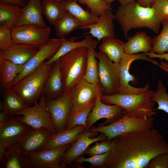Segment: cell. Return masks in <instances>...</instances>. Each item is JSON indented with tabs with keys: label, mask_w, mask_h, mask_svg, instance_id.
I'll return each instance as SVG.
<instances>
[{
	"label": "cell",
	"mask_w": 168,
	"mask_h": 168,
	"mask_svg": "<svg viewBox=\"0 0 168 168\" xmlns=\"http://www.w3.org/2000/svg\"><path fill=\"white\" fill-rule=\"evenodd\" d=\"M112 139L113 147L102 168H145L154 157L168 152L164 137L154 128L124 134Z\"/></svg>",
	"instance_id": "6da1fadb"
},
{
	"label": "cell",
	"mask_w": 168,
	"mask_h": 168,
	"mask_svg": "<svg viewBox=\"0 0 168 168\" xmlns=\"http://www.w3.org/2000/svg\"><path fill=\"white\" fill-rule=\"evenodd\" d=\"M125 38L133 29L146 28L157 34L161 23L152 7H144L137 1L120 5L114 14Z\"/></svg>",
	"instance_id": "7a4b0ae2"
},
{
	"label": "cell",
	"mask_w": 168,
	"mask_h": 168,
	"mask_svg": "<svg viewBox=\"0 0 168 168\" xmlns=\"http://www.w3.org/2000/svg\"><path fill=\"white\" fill-rule=\"evenodd\" d=\"M153 91L148 90L140 94H126L117 93L111 95H102L101 101L108 105H115L123 109L129 117L146 118L156 115L155 102L152 99Z\"/></svg>",
	"instance_id": "3957f363"
},
{
	"label": "cell",
	"mask_w": 168,
	"mask_h": 168,
	"mask_svg": "<svg viewBox=\"0 0 168 168\" xmlns=\"http://www.w3.org/2000/svg\"><path fill=\"white\" fill-rule=\"evenodd\" d=\"M87 51L85 47L77 48L56 60L62 77L63 93L68 94L83 78L86 70Z\"/></svg>",
	"instance_id": "277c9868"
},
{
	"label": "cell",
	"mask_w": 168,
	"mask_h": 168,
	"mask_svg": "<svg viewBox=\"0 0 168 168\" xmlns=\"http://www.w3.org/2000/svg\"><path fill=\"white\" fill-rule=\"evenodd\" d=\"M53 63L44 62L36 70L22 78L12 89L28 105H33L43 93L47 79Z\"/></svg>",
	"instance_id": "5b68a950"
},
{
	"label": "cell",
	"mask_w": 168,
	"mask_h": 168,
	"mask_svg": "<svg viewBox=\"0 0 168 168\" xmlns=\"http://www.w3.org/2000/svg\"><path fill=\"white\" fill-rule=\"evenodd\" d=\"M154 123L152 117L136 118L128 116L126 113L115 121L108 124L91 127L90 132L103 133L108 140L121 135L133 132L146 131L152 128Z\"/></svg>",
	"instance_id": "8992f818"
},
{
	"label": "cell",
	"mask_w": 168,
	"mask_h": 168,
	"mask_svg": "<svg viewBox=\"0 0 168 168\" xmlns=\"http://www.w3.org/2000/svg\"><path fill=\"white\" fill-rule=\"evenodd\" d=\"M98 59L100 83L103 95H111L118 93L120 83V70L118 63L110 60L105 53L98 51Z\"/></svg>",
	"instance_id": "52a82bcc"
},
{
	"label": "cell",
	"mask_w": 168,
	"mask_h": 168,
	"mask_svg": "<svg viewBox=\"0 0 168 168\" xmlns=\"http://www.w3.org/2000/svg\"><path fill=\"white\" fill-rule=\"evenodd\" d=\"M138 59H142L150 62L153 64L158 66L159 65L156 61L149 58L146 55V53H142L132 55L126 54L118 63L120 70V83L118 93L135 94L145 92L149 90L150 86L147 83L144 86L141 88L133 87L130 85L129 83L130 82H132L135 84L138 82L135 77L130 74L129 72V69L131 63L133 61Z\"/></svg>",
	"instance_id": "ba28073f"
},
{
	"label": "cell",
	"mask_w": 168,
	"mask_h": 168,
	"mask_svg": "<svg viewBox=\"0 0 168 168\" xmlns=\"http://www.w3.org/2000/svg\"><path fill=\"white\" fill-rule=\"evenodd\" d=\"M68 39H49L39 48L35 54L24 65L22 71L14 80L12 87L20 80L36 70L46 59H50L58 50L62 43Z\"/></svg>",
	"instance_id": "9c48e42d"
},
{
	"label": "cell",
	"mask_w": 168,
	"mask_h": 168,
	"mask_svg": "<svg viewBox=\"0 0 168 168\" xmlns=\"http://www.w3.org/2000/svg\"><path fill=\"white\" fill-rule=\"evenodd\" d=\"M46 100L43 93L39 101L16 115L33 129L46 128L53 133H56L45 107Z\"/></svg>",
	"instance_id": "30bf717a"
},
{
	"label": "cell",
	"mask_w": 168,
	"mask_h": 168,
	"mask_svg": "<svg viewBox=\"0 0 168 168\" xmlns=\"http://www.w3.org/2000/svg\"><path fill=\"white\" fill-rule=\"evenodd\" d=\"M13 41L34 45L39 48L49 39L50 28L34 25L15 26L11 29Z\"/></svg>",
	"instance_id": "8fae6325"
},
{
	"label": "cell",
	"mask_w": 168,
	"mask_h": 168,
	"mask_svg": "<svg viewBox=\"0 0 168 168\" xmlns=\"http://www.w3.org/2000/svg\"><path fill=\"white\" fill-rule=\"evenodd\" d=\"M45 107L56 132L65 129L72 108L68 95L63 93L56 98L46 100Z\"/></svg>",
	"instance_id": "7c38bea8"
},
{
	"label": "cell",
	"mask_w": 168,
	"mask_h": 168,
	"mask_svg": "<svg viewBox=\"0 0 168 168\" xmlns=\"http://www.w3.org/2000/svg\"><path fill=\"white\" fill-rule=\"evenodd\" d=\"M103 94L100 83H90L83 78L68 94L72 102L71 112L95 101Z\"/></svg>",
	"instance_id": "4fadbf2b"
},
{
	"label": "cell",
	"mask_w": 168,
	"mask_h": 168,
	"mask_svg": "<svg viewBox=\"0 0 168 168\" xmlns=\"http://www.w3.org/2000/svg\"><path fill=\"white\" fill-rule=\"evenodd\" d=\"M97 133V132H90L85 129L63 154L60 162L61 168H66L83 154L91 144L108 139L105 135L102 133L97 137L92 138L94 137Z\"/></svg>",
	"instance_id": "5bb4252c"
},
{
	"label": "cell",
	"mask_w": 168,
	"mask_h": 168,
	"mask_svg": "<svg viewBox=\"0 0 168 168\" xmlns=\"http://www.w3.org/2000/svg\"><path fill=\"white\" fill-rule=\"evenodd\" d=\"M10 116L0 128V143L8 147L15 146L33 128L22 121L20 116Z\"/></svg>",
	"instance_id": "9a60e30c"
},
{
	"label": "cell",
	"mask_w": 168,
	"mask_h": 168,
	"mask_svg": "<svg viewBox=\"0 0 168 168\" xmlns=\"http://www.w3.org/2000/svg\"><path fill=\"white\" fill-rule=\"evenodd\" d=\"M100 97H98L95 100L94 106L88 116L86 127L87 130H88L94 124L100 119L105 118L107 120L99 126L106 125L115 121L126 113L123 109L117 105L104 103L101 100Z\"/></svg>",
	"instance_id": "2e32d148"
},
{
	"label": "cell",
	"mask_w": 168,
	"mask_h": 168,
	"mask_svg": "<svg viewBox=\"0 0 168 168\" xmlns=\"http://www.w3.org/2000/svg\"><path fill=\"white\" fill-rule=\"evenodd\" d=\"M52 134L53 133L46 128L33 129L16 146L25 153H36L42 151L46 149Z\"/></svg>",
	"instance_id": "e0dca14e"
},
{
	"label": "cell",
	"mask_w": 168,
	"mask_h": 168,
	"mask_svg": "<svg viewBox=\"0 0 168 168\" xmlns=\"http://www.w3.org/2000/svg\"><path fill=\"white\" fill-rule=\"evenodd\" d=\"M70 146L46 149L36 153H25L29 159L30 168H61V159Z\"/></svg>",
	"instance_id": "ac0fdd59"
},
{
	"label": "cell",
	"mask_w": 168,
	"mask_h": 168,
	"mask_svg": "<svg viewBox=\"0 0 168 168\" xmlns=\"http://www.w3.org/2000/svg\"><path fill=\"white\" fill-rule=\"evenodd\" d=\"M39 48L32 45L13 41L5 50H0V57L18 65H24L35 54Z\"/></svg>",
	"instance_id": "d6986e66"
},
{
	"label": "cell",
	"mask_w": 168,
	"mask_h": 168,
	"mask_svg": "<svg viewBox=\"0 0 168 168\" xmlns=\"http://www.w3.org/2000/svg\"><path fill=\"white\" fill-rule=\"evenodd\" d=\"M42 1L29 0L26 4L21 8V13L14 27L25 25L46 26L42 17Z\"/></svg>",
	"instance_id": "ffe728a7"
},
{
	"label": "cell",
	"mask_w": 168,
	"mask_h": 168,
	"mask_svg": "<svg viewBox=\"0 0 168 168\" xmlns=\"http://www.w3.org/2000/svg\"><path fill=\"white\" fill-rule=\"evenodd\" d=\"M112 9L106 10L100 15L98 21L87 28V33L97 39L98 41L106 37H115L114 26L113 22L115 15Z\"/></svg>",
	"instance_id": "44dd1931"
},
{
	"label": "cell",
	"mask_w": 168,
	"mask_h": 168,
	"mask_svg": "<svg viewBox=\"0 0 168 168\" xmlns=\"http://www.w3.org/2000/svg\"><path fill=\"white\" fill-rule=\"evenodd\" d=\"M85 129L86 126L81 125L53 133L45 150L57 149L71 145Z\"/></svg>",
	"instance_id": "7402d4cb"
},
{
	"label": "cell",
	"mask_w": 168,
	"mask_h": 168,
	"mask_svg": "<svg viewBox=\"0 0 168 168\" xmlns=\"http://www.w3.org/2000/svg\"><path fill=\"white\" fill-rule=\"evenodd\" d=\"M60 3L66 11L80 23L81 26L78 29L87 30L88 27L95 24L98 20L99 16L90 10L83 8L77 2L64 1Z\"/></svg>",
	"instance_id": "603a6c76"
},
{
	"label": "cell",
	"mask_w": 168,
	"mask_h": 168,
	"mask_svg": "<svg viewBox=\"0 0 168 168\" xmlns=\"http://www.w3.org/2000/svg\"><path fill=\"white\" fill-rule=\"evenodd\" d=\"M63 84L58 63L57 61L47 79L43 93L46 100L56 98L63 93Z\"/></svg>",
	"instance_id": "cb8c5ba5"
},
{
	"label": "cell",
	"mask_w": 168,
	"mask_h": 168,
	"mask_svg": "<svg viewBox=\"0 0 168 168\" xmlns=\"http://www.w3.org/2000/svg\"><path fill=\"white\" fill-rule=\"evenodd\" d=\"M152 42L151 38L145 32H138L125 43V52L129 55L141 52H150L152 48Z\"/></svg>",
	"instance_id": "d4e9b609"
},
{
	"label": "cell",
	"mask_w": 168,
	"mask_h": 168,
	"mask_svg": "<svg viewBox=\"0 0 168 168\" xmlns=\"http://www.w3.org/2000/svg\"><path fill=\"white\" fill-rule=\"evenodd\" d=\"M24 66V65H17L0 57V85L2 92L11 88L14 80Z\"/></svg>",
	"instance_id": "484cf974"
},
{
	"label": "cell",
	"mask_w": 168,
	"mask_h": 168,
	"mask_svg": "<svg viewBox=\"0 0 168 168\" xmlns=\"http://www.w3.org/2000/svg\"><path fill=\"white\" fill-rule=\"evenodd\" d=\"M125 43L115 37H105L99 46V51L106 54L111 61L118 63L126 54L124 51Z\"/></svg>",
	"instance_id": "4316f807"
},
{
	"label": "cell",
	"mask_w": 168,
	"mask_h": 168,
	"mask_svg": "<svg viewBox=\"0 0 168 168\" xmlns=\"http://www.w3.org/2000/svg\"><path fill=\"white\" fill-rule=\"evenodd\" d=\"M93 38L92 35L88 34L81 41L76 42L73 38L67 39L62 43L56 53L46 61L47 64H51L53 63L62 56L77 48L85 47L87 49L91 48L95 49L97 45L98 41Z\"/></svg>",
	"instance_id": "83f0119b"
},
{
	"label": "cell",
	"mask_w": 168,
	"mask_h": 168,
	"mask_svg": "<svg viewBox=\"0 0 168 168\" xmlns=\"http://www.w3.org/2000/svg\"><path fill=\"white\" fill-rule=\"evenodd\" d=\"M0 163L1 168H30L27 155L16 146L8 148L6 156Z\"/></svg>",
	"instance_id": "f1b7e54d"
},
{
	"label": "cell",
	"mask_w": 168,
	"mask_h": 168,
	"mask_svg": "<svg viewBox=\"0 0 168 168\" xmlns=\"http://www.w3.org/2000/svg\"><path fill=\"white\" fill-rule=\"evenodd\" d=\"M2 101L3 111L10 116L15 115L30 106L12 88L3 92Z\"/></svg>",
	"instance_id": "f546056e"
},
{
	"label": "cell",
	"mask_w": 168,
	"mask_h": 168,
	"mask_svg": "<svg viewBox=\"0 0 168 168\" xmlns=\"http://www.w3.org/2000/svg\"><path fill=\"white\" fill-rule=\"evenodd\" d=\"M42 15L50 24L53 26L67 11L60 2L54 0H42Z\"/></svg>",
	"instance_id": "4dcf8cb0"
},
{
	"label": "cell",
	"mask_w": 168,
	"mask_h": 168,
	"mask_svg": "<svg viewBox=\"0 0 168 168\" xmlns=\"http://www.w3.org/2000/svg\"><path fill=\"white\" fill-rule=\"evenodd\" d=\"M21 13V8L8 3L0 2V25L12 29Z\"/></svg>",
	"instance_id": "1f68e13d"
},
{
	"label": "cell",
	"mask_w": 168,
	"mask_h": 168,
	"mask_svg": "<svg viewBox=\"0 0 168 168\" xmlns=\"http://www.w3.org/2000/svg\"><path fill=\"white\" fill-rule=\"evenodd\" d=\"M56 35L60 38H65L74 30L81 26L80 23L68 12L54 26Z\"/></svg>",
	"instance_id": "d6a6232c"
},
{
	"label": "cell",
	"mask_w": 168,
	"mask_h": 168,
	"mask_svg": "<svg viewBox=\"0 0 168 168\" xmlns=\"http://www.w3.org/2000/svg\"><path fill=\"white\" fill-rule=\"evenodd\" d=\"M95 101L73 111L71 112L68 117L65 129L72 128L78 125L86 127L88 116L93 109Z\"/></svg>",
	"instance_id": "836d02e7"
},
{
	"label": "cell",
	"mask_w": 168,
	"mask_h": 168,
	"mask_svg": "<svg viewBox=\"0 0 168 168\" xmlns=\"http://www.w3.org/2000/svg\"><path fill=\"white\" fill-rule=\"evenodd\" d=\"M95 49H87L86 70L83 78L91 84L100 83L99 68Z\"/></svg>",
	"instance_id": "e575fe53"
},
{
	"label": "cell",
	"mask_w": 168,
	"mask_h": 168,
	"mask_svg": "<svg viewBox=\"0 0 168 168\" xmlns=\"http://www.w3.org/2000/svg\"><path fill=\"white\" fill-rule=\"evenodd\" d=\"M152 40V48L150 52L157 54L168 53V22L163 24L161 32Z\"/></svg>",
	"instance_id": "d590c367"
},
{
	"label": "cell",
	"mask_w": 168,
	"mask_h": 168,
	"mask_svg": "<svg viewBox=\"0 0 168 168\" xmlns=\"http://www.w3.org/2000/svg\"><path fill=\"white\" fill-rule=\"evenodd\" d=\"M152 99L158 105L155 110H161L168 113V94L162 81H158L156 90L153 91Z\"/></svg>",
	"instance_id": "8d00e7d4"
},
{
	"label": "cell",
	"mask_w": 168,
	"mask_h": 168,
	"mask_svg": "<svg viewBox=\"0 0 168 168\" xmlns=\"http://www.w3.org/2000/svg\"><path fill=\"white\" fill-rule=\"evenodd\" d=\"M78 2L82 4L86 5L91 12L98 16L106 10L112 9L111 4L104 0H79Z\"/></svg>",
	"instance_id": "74e56055"
},
{
	"label": "cell",
	"mask_w": 168,
	"mask_h": 168,
	"mask_svg": "<svg viewBox=\"0 0 168 168\" xmlns=\"http://www.w3.org/2000/svg\"><path fill=\"white\" fill-rule=\"evenodd\" d=\"M98 142H96L94 145L88 147L83 155L91 156L94 155L103 154L110 151L113 145L112 139H107Z\"/></svg>",
	"instance_id": "f35d334b"
},
{
	"label": "cell",
	"mask_w": 168,
	"mask_h": 168,
	"mask_svg": "<svg viewBox=\"0 0 168 168\" xmlns=\"http://www.w3.org/2000/svg\"><path fill=\"white\" fill-rule=\"evenodd\" d=\"M152 7L161 24L168 22V0H154Z\"/></svg>",
	"instance_id": "ab89813d"
},
{
	"label": "cell",
	"mask_w": 168,
	"mask_h": 168,
	"mask_svg": "<svg viewBox=\"0 0 168 168\" xmlns=\"http://www.w3.org/2000/svg\"><path fill=\"white\" fill-rule=\"evenodd\" d=\"M110 153V151L101 154L93 155L88 158H85L81 156L74 161L78 164L87 162L93 167L102 168L106 162Z\"/></svg>",
	"instance_id": "60d3db41"
},
{
	"label": "cell",
	"mask_w": 168,
	"mask_h": 168,
	"mask_svg": "<svg viewBox=\"0 0 168 168\" xmlns=\"http://www.w3.org/2000/svg\"><path fill=\"white\" fill-rule=\"evenodd\" d=\"M13 41L11 29L3 25L0 26V49L5 50Z\"/></svg>",
	"instance_id": "b9f144b4"
},
{
	"label": "cell",
	"mask_w": 168,
	"mask_h": 168,
	"mask_svg": "<svg viewBox=\"0 0 168 168\" xmlns=\"http://www.w3.org/2000/svg\"><path fill=\"white\" fill-rule=\"evenodd\" d=\"M146 168H168L167 153L159 154L154 157Z\"/></svg>",
	"instance_id": "7bdbcfd3"
},
{
	"label": "cell",
	"mask_w": 168,
	"mask_h": 168,
	"mask_svg": "<svg viewBox=\"0 0 168 168\" xmlns=\"http://www.w3.org/2000/svg\"><path fill=\"white\" fill-rule=\"evenodd\" d=\"M146 54L150 58H156L160 60L164 59L166 60V63L168 64V53L157 54L152 52H149L146 53Z\"/></svg>",
	"instance_id": "ee69618b"
},
{
	"label": "cell",
	"mask_w": 168,
	"mask_h": 168,
	"mask_svg": "<svg viewBox=\"0 0 168 168\" xmlns=\"http://www.w3.org/2000/svg\"><path fill=\"white\" fill-rule=\"evenodd\" d=\"M29 0H0V2L12 4L20 7H24Z\"/></svg>",
	"instance_id": "f6af8a7d"
},
{
	"label": "cell",
	"mask_w": 168,
	"mask_h": 168,
	"mask_svg": "<svg viewBox=\"0 0 168 168\" xmlns=\"http://www.w3.org/2000/svg\"><path fill=\"white\" fill-rule=\"evenodd\" d=\"M8 147L7 145L0 143V161L1 162L6 156Z\"/></svg>",
	"instance_id": "bcb514c9"
},
{
	"label": "cell",
	"mask_w": 168,
	"mask_h": 168,
	"mask_svg": "<svg viewBox=\"0 0 168 168\" xmlns=\"http://www.w3.org/2000/svg\"><path fill=\"white\" fill-rule=\"evenodd\" d=\"M10 115L4 111L0 113V128L2 127Z\"/></svg>",
	"instance_id": "7dc6e473"
},
{
	"label": "cell",
	"mask_w": 168,
	"mask_h": 168,
	"mask_svg": "<svg viewBox=\"0 0 168 168\" xmlns=\"http://www.w3.org/2000/svg\"><path fill=\"white\" fill-rule=\"evenodd\" d=\"M154 0H137L138 2L144 7H151Z\"/></svg>",
	"instance_id": "c3c4849f"
},
{
	"label": "cell",
	"mask_w": 168,
	"mask_h": 168,
	"mask_svg": "<svg viewBox=\"0 0 168 168\" xmlns=\"http://www.w3.org/2000/svg\"><path fill=\"white\" fill-rule=\"evenodd\" d=\"M158 66L168 74V64L166 61L161 62Z\"/></svg>",
	"instance_id": "681fc988"
},
{
	"label": "cell",
	"mask_w": 168,
	"mask_h": 168,
	"mask_svg": "<svg viewBox=\"0 0 168 168\" xmlns=\"http://www.w3.org/2000/svg\"><path fill=\"white\" fill-rule=\"evenodd\" d=\"M120 3V5H125L133 2L135 0H117Z\"/></svg>",
	"instance_id": "f907efd6"
},
{
	"label": "cell",
	"mask_w": 168,
	"mask_h": 168,
	"mask_svg": "<svg viewBox=\"0 0 168 168\" xmlns=\"http://www.w3.org/2000/svg\"><path fill=\"white\" fill-rule=\"evenodd\" d=\"M106 2L109 4H111V3L116 0H104Z\"/></svg>",
	"instance_id": "816d5d0a"
},
{
	"label": "cell",
	"mask_w": 168,
	"mask_h": 168,
	"mask_svg": "<svg viewBox=\"0 0 168 168\" xmlns=\"http://www.w3.org/2000/svg\"><path fill=\"white\" fill-rule=\"evenodd\" d=\"M55 0V1H57L58 2H60L62 1H76V2H77V1L78 2L79 0Z\"/></svg>",
	"instance_id": "f5cc1de1"
},
{
	"label": "cell",
	"mask_w": 168,
	"mask_h": 168,
	"mask_svg": "<svg viewBox=\"0 0 168 168\" xmlns=\"http://www.w3.org/2000/svg\"><path fill=\"white\" fill-rule=\"evenodd\" d=\"M167 154L168 155V152H167Z\"/></svg>",
	"instance_id": "db71d44e"
}]
</instances>
